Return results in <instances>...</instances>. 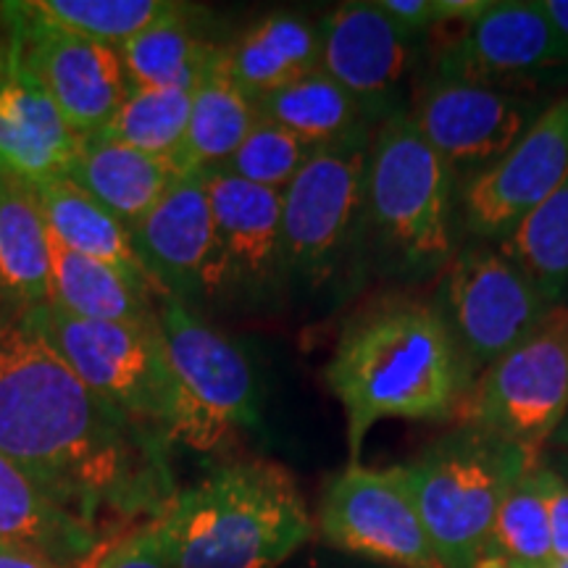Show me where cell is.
Returning a JSON list of instances; mask_svg holds the SVG:
<instances>
[{"label":"cell","instance_id":"1","mask_svg":"<svg viewBox=\"0 0 568 568\" xmlns=\"http://www.w3.org/2000/svg\"><path fill=\"white\" fill-rule=\"evenodd\" d=\"M45 308L0 303V456L103 537L122 535L176 495L169 443L84 385L48 335Z\"/></svg>","mask_w":568,"mask_h":568},{"label":"cell","instance_id":"2","mask_svg":"<svg viewBox=\"0 0 568 568\" xmlns=\"http://www.w3.org/2000/svg\"><path fill=\"white\" fill-rule=\"evenodd\" d=\"M324 379L345 410L351 464H361L376 424L453 422L477 376L437 301L393 295L347 322Z\"/></svg>","mask_w":568,"mask_h":568},{"label":"cell","instance_id":"3","mask_svg":"<svg viewBox=\"0 0 568 568\" xmlns=\"http://www.w3.org/2000/svg\"><path fill=\"white\" fill-rule=\"evenodd\" d=\"M155 524L174 568H280L316 529L293 474L266 458L216 466Z\"/></svg>","mask_w":568,"mask_h":568},{"label":"cell","instance_id":"4","mask_svg":"<svg viewBox=\"0 0 568 568\" xmlns=\"http://www.w3.org/2000/svg\"><path fill=\"white\" fill-rule=\"evenodd\" d=\"M460 187L408 109L374 126L366 169L364 234L397 274L443 272L456 247Z\"/></svg>","mask_w":568,"mask_h":568},{"label":"cell","instance_id":"5","mask_svg":"<svg viewBox=\"0 0 568 568\" xmlns=\"http://www.w3.org/2000/svg\"><path fill=\"white\" fill-rule=\"evenodd\" d=\"M539 453L481 429L456 426L410 464L397 466L445 568H477L506 489Z\"/></svg>","mask_w":568,"mask_h":568},{"label":"cell","instance_id":"6","mask_svg":"<svg viewBox=\"0 0 568 568\" xmlns=\"http://www.w3.org/2000/svg\"><path fill=\"white\" fill-rule=\"evenodd\" d=\"M155 318L174 376L172 443L211 453L258 424V385L245 353L190 305L155 293Z\"/></svg>","mask_w":568,"mask_h":568},{"label":"cell","instance_id":"7","mask_svg":"<svg viewBox=\"0 0 568 568\" xmlns=\"http://www.w3.org/2000/svg\"><path fill=\"white\" fill-rule=\"evenodd\" d=\"M374 124L316 148L282 190V251L287 282L318 287L364 237L366 169Z\"/></svg>","mask_w":568,"mask_h":568},{"label":"cell","instance_id":"8","mask_svg":"<svg viewBox=\"0 0 568 568\" xmlns=\"http://www.w3.org/2000/svg\"><path fill=\"white\" fill-rule=\"evenodd\" d=\"M568 416V305L548 311L527 337L485 368L453 426H468L542 453Z\"/></svg>","mask_w":568,"mask_h":568},{"label":"cell","instance_id":"9","mask_svg":"<svg viewBox=\"0 0 568 568\" xmlns=\"http://www.w3.org/2000/svg\"><path fill=\"white\" fill-rule=\"evenodd\" d=\"M45 326L53 345L92 393L172 445L174 376L159 318L88 322L48 305Z\"/></svg>","mask_w":568,"mask_h":568},{"label":"cell","instance_id":"10","mask_svg":"<svg viewBox=\"0 0 568 568\" xmlns=\"http://www.w3.org/2000/svg\"><path fill=\"white\" fill-rule=\"evenodd\" d=\"M437 305L474 376L514 351L556 308L500 247L487 243L453 253Z\"/></svg>","mask_w":568,"mask_h":568},{"label":"cell","instance_id":"11","mask_svg":"<svg viewBox=\"0 0 568 568\" xmlns=\"http://www.w3.org/2000/svg\"><path fill=\"white\" fill-rule=\"evenodd\" d=\"M316 527L326 545L355 556L395 568H445L397 466L347 464L326 481Z\"/></svg>","mask_w":568,"mask_h":568},{"label":"cell","instance_id":"12","mask_svg":"<svg viewBox=\"0 0 568 568\" xmlns=\"http://www.w3.org/2000/svg\"><path fill=\"white\" fill-rule=\"evenodd\" d=\"M548 105L518 90L429 80L410 119L464 187L510 153Z\"/></svg>","mask_w":568,"mask_h":568},{"label":"cell","instance_id":"13","mask_svg":"<svg viewBox=\"0 0 568 568\" xmlns=\"http://www.w3.org/2000/svg\"><path fill=\"white\" fill-rule=\"evenodd\" d=\"M213 211L209 295L261 301L287 284L282 251V193L258 187L222 169L201 172Z\"/></svg>","mask_w":568,"mask_h":568},{"label":"cell","instance_id":"14","mask_svg":"<svg viewBox=\"0 0 568 568\" xmlns=\"http://www.w3.org/2000/svg\"><path fill=\"white\" fill-rule=\"evenodd\" d=\"M568 67V42L539 0H495L435 55L429 80L514 90Z\"/></svg>","mask_w":568,"mask_h":568},{"label":"cell","instance_id":"15","mask_svg":"<svg viewBox=\"0 0 568 568\" xmlns=\"http://www.w3.org/2000/svg\"><path fill=\"white\" fill-rule=\"evenodd\" d=\"M0 19L19 32L27 67L80 138L103 132L132 84L119 48L32 21L19 3H0Z\"/></svg>","mask_w":568,"mask_h":568},{"label":"cell","instance_id":"16","mask_svg":"<svg viewBox=\"0 0 568 568\" xmlns=\"http://www.w3.org/2000/svg\"><path fill=\"white\" fill-rule=\"evenodd\" d=\"M568 176V95L550 101L535 126L493 169L460 187V222L481 243H500Z\"/></svg>","mask_w":568,"mask_h":568},{"label":"cell","instance_id":"17","mask_svg":"<svg viewBox=\"0 0 568 568\" xmlns=\"http://www.w3.org/2000/svg\"><path fill=\"white\" fill-rule=\"evenodd\" d=\"M322 71L351 92L372 124L400 111L397 90L416 59V34L397 27L376 0L343 3L318 21Z\"/></svg>","mask_w":568,"mask_h":568},{"label":"cell","instance_id":"18","mask_svg":"<svg viewBox=\"0 0 568 568\" xmlns=\"http://www.w3.org/2000/svg\"><path fill=\"white\" fill-rule=\"evenodd\" d=\"M0 21V166L40 187L69 174L82 138L27 67L19 32Z\"/></svg>","mask_w":568,"mask_h":568},{"label":"cell","instance_id":"19","mask_svg":"<svg viewBox=\"0 0 568 568\" xmlns=\"http://www.w3.org/2000/svg\"><path fill=\"white\" fill-rule=\"evenodd\" d=\"M132 245L159 293L190 308L205 303L216 230L201 172L180 174L138 226Z\"/></svg>","mask_w":568,"mask_h":568},{"label":"cell","instance_id":"20","mask_svg":"<svg viewBox=\"0 0 568 568\" xmlns=\"http://www.w3.org/2000/svg\"><path fill=\"white\" fill-rule=\"evenodd\" d=\"M109 537L63 508L17 464L0 456V542L80 568Z\"/></svg>","mask_w":568,"mask_h":568},{"label":"cell","instance_id":"21","mask_svg":"<svg viewBox=\"0 0 568 568\" xmlns=\"http://www.w3.org/2000/svg\"><path fill=\"white\" fill-rule=\"evenodd\" d=\"M67 176L132 232V226H138L172 187L180 172L169 161L134 151L105 132H98L82 138L80 153Z\"/></svg>","mask_w":568,"mask_h":568},{"label":"cell","instance_id":"22","mask_svg":"<svg viewBox=\"0 0 568 568\" xmlns=\"http://www.w3.org/2000/svg\"><path fill=\"white\" fill-rule=\"evenodd\" d=\"M0 303H51V237L38 187L0 166Z\"/></svg>","mask_w":568,"mask_h":568},{"label":"cell","instance_id":"23","mask_svg":"<svg viewBox=\"0 0 568 568\" xmlns=\"http://www.w3.org/2000/svg\"><path fill=\"white\" fill-rule=\"evenodd\" d=\"M224 67L251 101L322 69V32L301 13H268L224 48Z\"/></svg>","mask_w":568,"mask_h":568},{"label":"cell","instance_id":"24","mask_svg":"<svg viewBox=\"0 0 568 568\" xmlns=\"http://www.w3.org/2000/svg\"><path fill=\"white\" fill-rule=\"evenodd\" d=\"M155 293L159 290L151 284L69 251L51 237V303L48 305L63 314L88 322H151L155 318Z\"/></svg>","mask_w":568,"mask_h":568},{"label":"cell","instance_id":"25","mask_svg":"<svg viewBox=\"0 0 568 568\" xmlns=\"http://www.w3.org/2000/svg\"><path fill=\"white\" fill-rule=\"evenodd\" d=\"M255 122H258L255 101L226 74L222 48L193 92L187 132H184L180 151L174 153L172 166L180 174L222 166L237 151Z\"/></svg>","mask_w":568,"mask_h":568},{"label":"cell","instance_id":"26","mask_svg":"<svg viewBox=\"0 0 568 568\" xmlns=\"http://www.w3.org/2000/svg\"><path fill=\"white\" fill-rule=\"evenodd\" d=\"M219 51L222 45L197 34L182 3L119 48L132 90H195Z\"/></svg>","mask_w":568,"mask_h":568},{"label":"cell","instance_id":"27","mask_svg":"<svg viewBox=\"0 0 568 568\" xmlns=\"http://www.w3.org/2000/svg\"><path fill=\"white\" fill-rule=\"evenodd\" d=\"M38 195L48 234L55 243L153 287L132 245V232L101 203L92 201L80 184L71 182L69 176H59V180L40 184Z\"/></svg>","mask_w":568,"mask_h":568},{"label":"cell","instance_id":"28","mask_svg":"<svg viewBox=\"0 0 568 568\" xmlns=\"http://www.w3.org/2000/svg\"><path fill=\"white\" fill-rule=\"evenodd\" d=\"M255 109L261 119L284 126L314 148L332 145L372 124L351 92L339 88L322 69L258 98Z\"/></svg>","mask_w":568,"mask_h":568},{"label":"cell","instance_id":"29","mask_svg":"<svg viewBox=\"0 0 568 568\" xmlns=\"http://www.w3.org/2000/svg\"><path fill=\"white\" fill-rule=\"evenodd\" d=\"M497 247L521 268L545 301L564 303L568 293V176Z\"/></svg>","mask_w":568,"mask_h":568},{"label":"cell","instance_id":"30","mask_svg":"<svg viewBox=\"0 0 568 568\" xmlns=\"http://www.w3.org/2000/svg\"><path fill=\"white\" fill-rule=\"evenodd\" d=\"M172 6L166 0H32L19 9L53 30L122 48Z\"/></svg>","mask_w":568,"mask_h":568},{"label":"cell","instance_id":"31","mask_svg":"<svg viewBox=\"0 0 568 568\" xmlns=\"http://www.w3.org/2000/svg\"><path fill=\"white\" fill-rule=\"evenodd\" d=\"M537 464L539 458L524 468L503 495L481 560H506L537 568H545L552 560L550 524L539 493Z\"/></svg>","mask_w":568,"mask_h":568},{"label":"cell","instance_id":"32","mask_svg":"<svg viewBox=\"0 0 568 568\" xmlns=\"http://www.w3.org/2000/svg\"><path fill=\"white\" fill-rule=\"evenodd\" d=\"M195 90H130L105 126L124 145L172 163L187 132Z\"/></svg>","mask_w":568,"mask_h":568},{"label":"cell","instance_id":"33","mask_svg":"<svg viewBox=\"0 0 568 568\" xmlns=\"http://www.w3.org/2000/svg\"><path fill=\"white\" fill-rule=\"evenodd\" d=\"M314 153L316 148L297 138V134L258 116V122L240 142L237 151L216 169L237 176V180L282 193Z\"/></svg>","mask_w":568,"mask_h":568},{"label":"cell","instance_id":"34","mask_svg":"<svg viewBox=\"0 0 568 568\" xmlns=\"http://www.w3.org/2000/svg\"><path fill=\"white\" fill-rule=\"evenodd\" d=\"M82 568H174L155 518L105 539Z\"/></svg>","mask_w":568,"mask_h":568},{"label":"cell","instance_id":"35","mask_svg":"<svg viewBox=\"0 0 568 568\" xmlns=\"http://www.w3.org/2000/svg\"><path fill=\"white\" fill-rule=\"evenodd\" d=\"M537 481L545 510H548L552 560H568V477L560 468L548 466L539 458Z\"/></svg>","mask_w":568,"mask_h":568},{"label":"cell","instance_id":"36","mask_svg":"<svg viewBox=\"0 0 568 568\" xmlns=\"http://www.w3.org/2000/svg\"><path fill=\"white\" fill-rule=\"evenodd\" d=\"M0 568H69V566L55 564V560L40 556V552L0 542Z\"/></svg>","mask_w":568,"mask_h":568},{"label":"cell","instance_id":"37","mask_svg":"<svg viewBox=\"0 0 568 568\" xmlns=\"http://www.w3.org/2000/svg\"><path fill=\"white\" fill-rule=\"evenodd\" d=\"M539 6L552 19V24L558 27L560 38L568 42V0H539Z\"/></svg>","mask_w":568,"mask_h":568},{"label":"cell","instance_id":"38","mask_svg":"<svg viewBox=\"0 0 568 568\" xmlns=\"http://www.w3.org/2000/svg\"><path fill=\"white\" fill-rule=\"evenodd\" d=\"M552 443H556L560 450H566V456H568V416H566V422L558 426L556 435H552Z\"/></svg>","mask_w":568,"mask_h":568},{"label":"cell","instance_id":"39","mask_svg":"<svg viewBox=\"0 0 568 568\" xmlns=\"http://www.w3.org/2000/svg\"><path fill=\"white\" fill-rule=\"evenodd\" d=\"M477 568H537V566H518V564H506V560H481Z\"/></svg>","mask_w":568,"mask_h":568},{"label":"cell","instance_id":"40","mask_svg":"<svg viewBox=\"0 0 568 568\" xmlns=\"http://www.w3.org/2000/svg\"><path fill=\"white\" fill-rule=\"evenodd\" d=\"M545 568H568V560H550Z\"/></svg>","mask_w":568,"mask_h":568},{"label":"cell","instance_id":"41","mask_svg":"<svg viewBox=\"0 0 568 568\" xmlns=\"http://www.w3.org/2000/svg\"><path fill=\"white\" fill-rule=\"evenodd\" d=\"M560 471H564V474H566V477H568V460H566V468H560Z\"/></svg>","mask_w":568,"mask_h":568}]
</instances>
